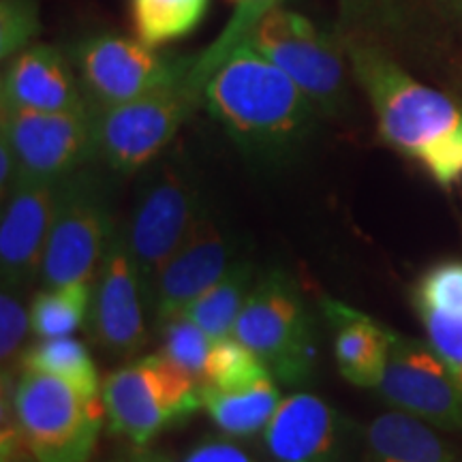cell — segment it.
Instances as JSON below:
<instances>
[{
  "label": "cell",
  "instance_id": "cell-34",
  "mask_svg": "<svg viewBox=\"0 0 462 462\" xmlns=\"http://www.w3.org/2000/svg\"><path fill=\"white\" fill-rule=\"evenodd\" d=\"M109 462H171V460L163 454L150 452V449H146V448H137L135 452L123 454V456H118V458H114Z\"/></svg>",
  "mask_w": 462,
  "mask_h": 462
},
{
  "label": "cell",
  "instance_id": "cell-1",
  "mask_svg": "<svg viewBox=\"0 0 462 462\" xmlns=\"http://www.w3.org/2000/svg\"><path fill=\"white\" fill-rule=\"evenodd\" d=\"M351 75L371 101L381 140L443 189L462 182V109L418 82L371 37H340Z\"/></svg>",
  "mask_w": 462,
  "mask_h": 462
},
{
  "label": "cell",
  "instance_id": "cell-5",
  "mask_svg": "<svg viewBox=\"0 0 462 462\" xmlns=\"http://www.w3.org/2000/svg\"><path fill=\"white\" fill-rule=\"evenodd\" d=\"M234 337L255 354L276 381L306 383L315 373V323L302 293L282 270H268L253 285Z\"/></svg>",
  "mask_w": 462,
  "mask_h": 462
},
{
  "label": "cell",
  "instance_id": "cell-26",
  "mask_svg": "<svg viewBox=\"0 0 462 462\" xmlns=\"http://www.w3.org/2000/svg\"><path fill=\"white\" fill-rule=\"evenodd\" d=\"M270 371L245 343L236 337L215 340L201 390H240L268 377Z\"/></svg>",
  "mask_w": 462,
  "mask_h": 462
},
{
  "label": "cell",
  "instance_id": "cell-24",
  "mask_svg": "<svg viewBox=\"0 0 462 462\" xmlns=\"http://www.w3.org/2000/svg\"><path fill=\"white\" fill-rule=\"evenodd\" d=\"M92 287H45L31 302V332L37 338L71 337L88 321Z\"/></svg>",
  "mask_w": 462,
  "mask_h": 462
},
{
  "label": "cell",
  "instance_id": "cell-32",
  "mask_svg": "<svg viewBox=\"0 0 462 462\" xmlns=\"http://www.w3.org/2000/svg\"><path fill=\"white\" fill-rule=\"evenodd\" d=\"M178 462H259L255 456L248 454L245 448L231 439L208 437L195 443Z\"/></svg>",
  "mask_w": 462,
  "mask_h": 462
},
{
  "label": "cell",
  "instance_id": "cell-14",
  "mask_svg": "<svg viewBox=\"0 0 462 462\" xmlns=\"http://www.w3.org/2000/svg\"><path fill=\"white\" fill-rule=\"evenodd\" d=\"M234 262V240L218 227L215 218L206 215L154 279L148 296L154 328L180 315L190 302L221 281Z\"/></svg>",
  "mask_w": 462,
  "mask_h": 462
},
{
  "label": "cell",
  "instance_id": "cell-27",
  "mask_svg": "<svg viewBox=\"0 0 462 462\" xmlns=\"http://www.w3.org/2000/svg\"><path fill=\"white\" fill-rule=\"evenodd\" d=\"M157 332L161 337V354L187 371L201 388L215 338L208 337L198 323L182 313L167 319L157 328Z\"/></svg>",
  "mask_w": 462,
  "mask_h": 462
},
{
  "label": "cell",
  "instance_id": "cell-31",
  "mask_svg": "<svg viewBox=\"0 0 462 462\" xmlns=\"http://www.w3.org/2000/svg\"><path fill=\"white\" fill-rule=\"evenodd\" d=\"M426 328L429 343L446 360L449 371L462 383V317L439 313L430 309H415Z\"/></svg>",
  "mask_w": 462,
  "mask_h": 462
},
{
  "label": "cell",
  "instance_id": "cell-16",
  "mask_svg": "<svg viewBox=\"0 0 462 462\" xmlns=\"http://www.w3.org/2000/svg\"><path fill=\"white\" fill-rule=\"evenodd\" d=\"M346 424L323 398L298 392L282 398L263 446L274 462H343Z\"/></svg>",
  "mask_w": 462,
  "mask_h": 462
},
{
  "label": "cell",
  "instance_id": "cell-36",
  "mask_svg": "<svg viewBox=\"0 0 462 462\" xmlns=\"http://www.w3.org/2000/svg\"><path fill=\"white\" fill-rule=\"evenodd\" d=\"M441 3L462 20V0H441Z\"/></svg>",
  "mask_w": 462,
  "mask_h": 462
},
{
  "label": "cell",
  "instance_id": "cell-6",
  "mask_svg": "<svg viewBox=\"0 0 462 462\" xmlns=\"http://www.w3.org/2000/svg\"><path fill=\"white\" fill-rule=\"evenodd\" d=\"M11 404L26 446L39 462H90L106 409L50 374L22 371L11 388Z\"/></svg>",
  "mask_w": 462,
  "mask_h": 462
},
{
  "label": "cell",
  "instance_id": "cell-21",
  "mask_svg": "<svg viewBox=\"0 0 462 462\" xmlns=\"http://www.w3.org/2000/svg\"><path fill=\"white\" fill-rule=\"evenodd\" d=\"M255 285V273L248 259H236L234 265L208 291L190 302L182 315L193 319L208 337L221 340L234 337L236 321Z\"/></svg>",
  "mask_w": 462,
  "mask_h": 462
},
{
  "label": "cell",
  "instance_id": "cell-35",
  "mask_svg": "<svg viewBox=\"0 0 462 462\" xmlns=\"http://www.w3.org/2000/svg\"><path fill=\"white\" fill-rule=\"evenodd\" d=\"M0 462H39L28 446H20L9 449V452H0Z\"/></svg>",
  "mask_w": 462,
  "mask_h": 462
},
{
  "label": "cell",
  "instance_id": "cell-10",
  "mask_svg": "<svg viewBox=\"0 0 462 462\" xmlns=\"http://www.w3.org/2000/svg\"><path fill=\"white\" fill-rule=\"evenodd\" d=\"M206 215L198 187L180 167L163 163L150 173L123 229L146 296L163 265Z\"/></svg>",
  "mask_w": 462,
  "mask_h": 462
},
{
  "label": "cell",
  "instance_id": "cell-9",
  "mask_svg": "<svg viewBox=\"0 0 462 462\" xmlns=\"http://www.w3.org/2000/svg\"><path fill=\"white\" fill-rule=\"evenodd\" d=\"M71 58L88 106H123L184 75L195 56H176L116 32L88 34L71 45Z\"/></svg>",
  "mask_w": 462,
  "mask_h": 462
},
{
  "label": "cell",
  "instance_id": "cell-28",
  "mask_svg": "<svg viewBox=\"0 0 462 462\" xmlns=\"http://www.w3.org/2000/svg\"><path fill=\"white\" fill-rule=\"evenodd\" d=\"M415 309L462 317V259L430 265L413 289Z\"/></svg>",
  "mask_w": 462,
  "mask_h": 462
},
{
  "label": "cell",
  "instance_id": "cell-19",
  "mask_svg": "<svg viewBox=\"0 0 462 462\" xmlns=\"http://www.w3.org/2000/svg\"><path fill=\"white\" fill-rule=\"evenodd\" d=\"M430 426L401 409L377 415L362 432L364 462H460L452 443Z\"/></svg>",
  "mask_w": 462,
  "mask_h": 462
},
{
  "label": "cell",
  "instance_id": "cell-3",
  "mask_svg": "<svg viewBox=\"0 0 462 462\" xmlns=\"http://www.w3.org/2000/svg\"><path fill=\"white\" fill-rule=\"evenodd\" d=\"M259 15L262 14L255 7L240 5L221 37L195 56V62L180 78L123 106L90 107L97 159L123 176L152 163L201 106V92L215 67L245 42Z\"/></svg>",
  "mask_w": 462,
  "mask_h": 462
},
{
  "label": "cell",
  "instance_id": "cell-7",
  "mask_svg": "<svg viewBox=\"0 0 462 462\" xmlns=\"http://www.w3.org/2000/svg\"><path fill=\"white\" fill-rule=\"evenodd\" d=\"M246 43L302 88L321 116L346 107V60L340 37H330L298 11L274 5L255 22Z\"/></svg>",
  "mask_w": 462,
  "mask_h": 462
},
{
  "label": "cell",
  "instance_id": "cell-23",
  "mask_svg": "<svg viewBox=\"0 0 462 462\" xmlns=\"http://www.w3.org/2000/svg\"><path fill=\"white\" fill-rule=\"evenodd\" d=\"M135 37L152 48H163L198 31L210 0H131Z\"/></svg>",
  "mask_w": 462,
  "mask_h": 462
},
{
  "label": "cell",
  "instance_id": "cell-17",
  "mask_svg": "<svg viewBox=\"0 0 462 462\" xmlns=\"http://www.w3.org/2000/svg\"><path fill=\"white\" fill-rule=\"evenodd\" d=\"M3 107L31 112L90 109L71 58L54 45L32 43L7 62L0 79Z\"/></svg>",
  "mask_w": 462,
  "mask_h": 462
},
{
  "label": "cell",
  "instance_id": "cell-37",
  "mask_svg": "<svg viewBox=\"0 0 462 462\" xmlns=\"http://www.w3.org/2000/svg\"><path fill=\"white\" fill-rule=\"evenodd\" d=\"M236 5H268V7H274L279 5V0H231Z\"/></svg>",
  "mask_w": 462,
  "mask_h": 462
},
{
  "label": "cell",
  "instance_id": "cell-12",
  "mask_svg": "<svg viewBox=\"0 0 462 462\" xmlns=\"http://www.w3.org/2000/svg\"><path fill=\"white\" fill-rule=\"evenodd\" d=\"M0 125L20 161V178L62 180L97 159L92 109L31 112L3 107Z\"/></svg>",
  "mask_w": 462,
  "mask_h": 462
},
{
  "label": "cell",
  "instance_id": "cell-4",
  "mask_svg": "<svg viewBox=\"0 0 462 462\" xmlns=\"http://www.w3.org/2000/svg\"><path fill=\"white\" fill-rule=\"evenodd\" d=\"M101 402L109 430L135 448H148L161 432L204 409L198 381L161 351L109 373Z\"/></svg>",
  "mask_w": 462,
  "mask_h": 462
},
{
  "label": "cell",
  "instance_id": "cell-8",
  "mask_svg": "<svg viewBox=\"0 0 462 462\" xmlns=\"http://www.w3.org/2000/svg\"><path fill=\"white\" fill-rule=\"evenodd\" d=\"M114 234L112 208L101 182L86 171L62 178L39 274L43 285L92 287Z\"/></svg>",
  "mask_w": 462,
  "mask_h": 462
},
{
  "label": "cell",
  "instance_id": "cell-13",
  "mask_svg": "<svg viewBox=\"0 0 462 462\" xmlns=\"http://www.w3.org/2000/svg\"><path fill=\"white\" fill-rule=\"evenodd\" d=\"M143 296L146 289L140 270L123 231H116L92 282L88 313L90 337L107 354L126 357L140 351L146 340Z\"/></svg>",
  "mask_w": 462,
  "mask_h": 462
},
{
  "label": "cell",
  "instance_id": "cell-2",
  "mask_svg": "<svg viewBox=\"0 0 462 462\" xmlns=\"http://www.w3.org/2000/svg\"><path fill=\"white\" fill-rule=\"evenodd\" d=\"M201 106L246 159L265 165L300 154L321 116L309 95L246 39L206 79Z\"/></svg>",
  "mask_w": 462,
  "mask_h": 462
},
{
  "label": "cell",
  "instance_id": "cell-29",
  "mask_svg": "<svg viewBox=\"0 0 462 462\" xmlns=\"http://www.w3.org/2000/svg\"><path fill=\"white\" fill-rule=\"evenodd\" d=\"M31 332V306H26L24 289L3 285L0 291V364L3 373H14L24 356V340Z\"/></svg>",
  "mask_w": 462,
  "mask_h": 462
},
{
  "label": "cell",
  "instance_id": "cell-33",
  "mask_svg": "<svg viewBox=\"0 0 462 462\" xmlns=\"http://www.w3.org/2000/svg\"><path fill=\"white\" fill-rule=\"evenodd\" d=\"M20 176L22 170L17 154L11 148V143L0 135V193H3V199H7V195L20 182Z\"/></svg>",
  "mask_w": 462,
  "mask_h": 462
},
{
  "label": "cell",
  "instance_id": "cell-11",
  "mask_svg": "<svg viewBox=\"0 0 462 462\" xmlns=\"http://www.w3.org/2000/svg\"><path fill=\"white\" fill-rule=\"evenodd\" d=\"M374 390L437 429L462 430V383L430 343L392 330L388 366Z\"/></svg>",
  "mask_w": 462,
  "mask_h": 462
},
{
  "label": "cell",
  "instance_id": "cell-15",
  "mask_svg": "<svg viewBox=\"0 0 462 462\" xmlns=\"http://www.w3.org/2000/svg\"><path fill=\"white\" fill-rule=\"evenodd\" d=\"M60 180L20 178L0 221L3 285L26 289L42 274L43 253L54 223Z\"/></svg>",
  "mask_w": 462,
  "mask_h": 462
},
{
  "label": "cell",
  "instance_id": "cell-18",
  "mask_svg": "<svg viewBox=\"0 0 462 462\" xmlns=\"http://www.w3.org/2000/svg\"><path fill=\"white\" fill-rule=\"evenodd\" d=\"M321 310L332 328L334 360L340 374L357 388H377L388 366L390 328L334 298H323Z\"/></svg>",
  "mask_w": 462,
  "mask_h": 462
},
{
  "label": "cell",
  "instance_id": "cell-22",
  "mask_svg": "<svg viewBox=\"0 0 462 462\" xmlns=\"http://www.w3.org/2000/svg\"><path fill=\"white\" fill-rule=\"evenodd\" d=\"M20 371L62 379L88 398H101V381L88 346L73 337L39 338L22 356Z\"/></svg>",
  "mask_w": 462,
  "mask_h": 462
},
{
  "label": "cell",
  "instance_id": "cell-30",
  "mask_svg": "<svg viewBox=\"0 0 462 462\" xmlns=\"http://www.w3.org/2000/svg\"><path fill=\"white\" fill-rule=\"evenodd\" d=\"M37 0H0V56L11 60L31 48L42 32Z\"/></svg>",
  "mask_w": 462,
  "mask_h": 462
},
{
  "label": "cell",
  "instance_id": "cell-25",
  "mask_svg": "<svg viewBox=\"0 0 462 462\" xmlns=\"http://www.w3.org/2000/svg\"><path fill=\"white\" fill-rule=\"evenodd\" d=\"M338 37L360 34L383 43L401 37L409 22V0H338Z\"/></svg>",
  "mask_w": 462,
  "mask_h": 462
},
{
  "label": "cell",
  "instance_id": "cell-20",
  "mask_svg": "<svg viewBox=\"0 0 462 462\" xmlns=\"http://www.w3.org/2000/svg\"><path fill=\"white\" fill-rule=\"evenodd\" d=\"M281 401V392L273 374L240 390H201V402L208 418L223 435L231 439L263 435Z\"/></svg>",
  "mask_w": 462,
  "mask_h": 462
}]
</instances>
